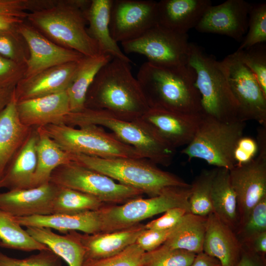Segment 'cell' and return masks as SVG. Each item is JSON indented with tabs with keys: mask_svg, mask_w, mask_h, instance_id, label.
Segmentation results:
<instances>
[{
	"mask_svg": "<svg viewBox=\"0 0 266 266\" xmlns=\"http://www.w3.org/2000/svg\"><path fill=\"white\" fill-rule=\"evenodd\" d=\"M202 118L195 115L149 107L140 118L171 148L186 146L194 138Z\"/></svg>",
	"mask_w": 266,
	"mask_h": 266,
	"instance_id": "cell-17",
	"label": "cell"
},
{
	"mask_svg": "<svg viewBox=\"0 0 266 266\" xmlns=\"http://www.w3.org/2000/svg\"><path fill=\"white\" fill-rule=\"evenodd\" d=\"M266 232V197L252 209L246 221L235 233L243 245L248 244L258 234Z\"/></svg>",
	"mask_w": 266,
	"mask_h": 266,
	"instance_id": "cell-39",
	"label": "cell"
},
{
	"mask_svg": "<svg viewBox=\"0 0 266 266\" xmlns=\"http://www.w3.org/2000/svg\"><path fill=\"white\" fill-rule=\"evenodd\" d=\"M145 229V224L139 223L112 232L86 234L75 232L84 248L86 260L103 259L121 252L135 243Z\"/></svg>",
	"mask_w": 266,
	"mask_h": 266,
	"instance_id": "cell-23",
	"label": "cell"
},
{
	"mask_svg": "<svg viewBox=\"0 0 266 266\" xmlns=\"http://www.w3.org/2000/svg\"><path fill=\"white\" fill-rule=\"evenodd\" d=\"M33 9V0H0V32L18 31Z\"/></svg>",
	"mask_w": 266,
	"mask_h": 266,
	"instance_id": "cell-36",
	"label": "cell"
},
{
	"mask_svg": "<svg viewBox=\"0 0 266 266\" xmlns=\"http://www.w3.org/2000/svg\"><path fill=\"white\" fill-rule=\"evenodd\" d=\"M250 3L244 0H228L210 6L196 30L200 33L226 35L234 40H242L248 30Z\"/></svg>",
	"mask_w": 266,
	"mask_h": 266,
	"instance_id": "cell-16",
	"label": "cell"
},
{
	"mask_svg": "<svg viewBox=\"0 0 266 266\" xmlns=\"http://www.w3.org/2000/svg\"><path fill=\"white\" fill-rule=\"evenodd\" d=\"M38 135L33 128L27 139L15 155L0 179V189L32 188L37 163Z\"/></svg>",
	"mask_w": 266,
	"mask_h": 266,
	"instance_id": "cell-25",
	"label": "cell"
},
{
	"mask_svg": "<svg viewBox=\"0 0 266 266\" xmlns=\"http://www.w3.org/2000/svg\"><path fill=\"white\" fill-rule=\"evenodd\" d=\"M64 151L102 158H143L133 147L102 127L89 125L76 128L65 124L41 127Z\"/></svg>",
	"mask_w": 266,
	"mask_h": 266,
	"instance_id": "cell-8",
	"label": "cell"
},
{
	"mask_svg": "<svg viewBox=\"0 0 266 266\" xmlns=\"http://www.w3.org/2000/svg\"><path fill=\"white\" fill-rule=\"evenodd\" d=\"M206 217L186 213L160 246L165 249H182L196 254L203 252Z\"/></svg>",
	"mask_w": 266,
	"mask_h": 266,
	"instance_id": "cell-31",
	"label": "cell"
},
{
	"mask_svg": "<svg viewBox=\"0 0 266 266\" xmlns=\"http://www.w3.org/2000/svg\"><path fill=\"white\" fill-rule=\"evenodd\" d=\"M187 213L188 210L182 207L170 208L164 212L161 217L153 220L146 224V229L166 230L174 227Z\"/></svg>",
	"mask_w": 266,
	"mask_h": 266,
	"instance_id": "cell-46",
	"label": "cell"
},
{
	"mask_svg": "<svg viewBox=\"0 0 266 266\" xmlns=\"http://www.w3.org/2000/svg\"><path fill=\"white\" fill-rule=\"evenodd\" d=\"M33 128L21 122L14 93L10 102L0 113V179Z\"/></svg>",
	"mask_w": 266,
	"mask_h": 266,
	"instance_id": "cell-26",
	"label": "cell"
},
{
	"mask_svg": "<svg viewBox=\"0 0 266 266\" xmlns=\"http://www.w3.org/2000/svg\"><path fill=\"white\" fill-rule=\"evenodd\" d=\"M78 62L57 66L23 78L15 87L17 102L66 91L71 83Z\"/></svg>",
	"mask_w": 266,
	"mask_h": 266,
	"instance_id": "cell-19",
	"label": "cell"
},
{
	"mask_svg": "<svg viewBox=\"0 0 266 266\" xmlns=\"http://www.w3.org/2000/svg\"><path fill=\"white\" fill-rule=\"evenodd\" d=\"M136 79L150 107L202 115L195 73L188 64L165 66L147 61L140 67Z\"/></svg>",
	"mask_w": 266,
	"mask_h": 266,
	"instance_id": "cell-2",
	"label": "cell"
},
{
	"mask_svg": "<svg viewBox=\"0 0 266 266\" xmlns=\"http://www.w3.org/2000/svg\"><path fill=\"white\" fill-rule=\"evenodd\" d=\"M211 198L213 213L235 232L239 223L237 200L231 184L229 170L217 168Z\"/></svg>",
	"mask_w": 266,
	"mask_h": 266,
	"instance_id": "cell-30",
	"label": "cell"
},
{
	"mask_svg": "<svg viewBox=\"0 0 266 266\" xmlns=\"http://www.w3.org/2000/svg\"><path fill=\"white\" fill-rule=\"evenodd\" d=\"M91 0H54L46 8L29 13L30 24L58 45L84 56L101 54L86 28L84 12Z\"/></svg>",
	"mask_w": 266,
	"mask_h": 266,
	"instance_id": "cell-3",
	"label": "cell"
},
{
	"mask_svg": "<svg viewBox=\"0 0 266 266\" xmlns=\"http://www.w3.org/2000/svg\"><path fill=\"white\" fill-rule=\"evenodd\" d=\"M85 106L128 121L140 118L150 107L132 73L130 63L117 58L99 71L87 93Z\"/></svg>",
	"mask_w": 266,
	"mask_h": 266,
	"instance_id": "cell-1",
	"label": "cell"
},
{
	"mask_svg": "<svg viewBox=\"0 0 266 266\" xmlns=\"http://www.w3.org/2000/svg\"><path fill=\"white\" fill-rule=\"evenodd\" d=\"M0 247L30 252L49 249L22 228L15 217L0 209Z\"/></svg>",
	"mask_w": 266,
	"mask_h": 266,
	"instance_id": "cell-33",
	"label": "cell"
},
{
	"mask_svg": "<svg viewBox=\"0 0 266 266\" xmlns=\"http://www.w3.org/2000/svg\"><path fill=\"white\" fill-rule=\"evenodd\" d=\"M113 58L109 55L100 54L93 57L84 56L78 66L67 89L70 112H77L85 108L88 90L100 69Z\"/></svg>",
	"mask_w": 266,
	"mask_h": 266,
	"instance_id": "cell-29",
	"label": "cell"
},
{
	"mask_svg": "<svg viewBox=\"0 0 266 266\" xmlns=\"http://www.w3.org/2000/svg\"><path fill=\"white\" fill-rule=\"evenodd\" d=\"M0 266H62V263L49 248L23 259L12 258L0 251Z\"/></svg>",
	"mask_w": 266,
	"mask_h": 266,
	"instance_id": "cell-43",
	"label": "cell"
},
{
	"mask_svg": "<svg viewBox=\"0 0 266 266\" xmlns=\"http://www.w3.org/2000/svg\"><path fill=\"white\" fill-rule=\"evenodd\" d=\"M157 23V1L112 0L109 28L116 42L135 39Z\"/></svg>",
	"mask_w": 266,
	"mask_h": 266,
	"instance_id": "cell-14",
	"label": "cell"
},
{
	"mask_svg": "<svg viewBox=\"0 0 266 266\" xmlns=\"http://www.w3.org/2000/svg\"><path fill=\"white\" fill-rule=\"evenodd\" d=\"M235 266H266V257L262 256L244 246Z\"/></svg>",
	"mask_w": 266,
	"mask_h": 266,
	"instance_id": "cell-48",
	"label": "cell"
},
{
	"mask_svg": "<svg viewBox=\"0 0 266 266\" xmlns=\"http://www.w3.org/2000/svg\"><path fill=\"white\" fill-rule=\"evenodd\" d=\"M210 0H162L157 1L158 24L173 31L187 34L198 24Z\"/></svg>",
	"mask_w": 266,
	"mask_h": 266,
	"instance_id": "cell-22",
	"label": "cell"
},
{
	"mask_svg": "<svg viewBox=\"0 0 266 266\" xmlns=\"http://www.w3.org/2000/svg\"><path fill=\"white\" fill-rule=\"evenodd\" d=\"M63 124L74 127L94 125L105 128L120 140L134 148L143 158L156 165L168 166L174 156L175 150L141 118L124 120L103 110L85 107L79 112L69 113Z\"/></svg>",
	"mask_w": 266,
	"mask_h": 266,
	"instance_id": "cell-4",
	"label": "cell"
},
{
	"mask_svg": "<svg viewBox=\"0 0 266 266\" xmlns=\"http://www.w3.org/2000/svg\"><path fill=\"white\" fill-rule=\"evenodd\" d=\"M18 32L29 51L24 77L57 66L78 62L84 56L77 51L58 45L26 22L20 26Z\"/></svg>",
	"mask_w": 266,
	"mask_h": 266,
	"instance_id": "cell-15",
	"label": "cell"
},
{
	"mask_svg": "<svg viewBox=\"0 0 266 266\" xmlns=\"http://www.w3.org/2000/svg\"><path fill=\"white\" fill-rule=\"evenodd\" d=\"M71 159L83 166L102 173L122 184L141 191L150 197L170 187H190L177 175L163 170L144 158H102L70 154Z\"/></svg>",
	"mask_w": 266,
	"mask_h": 266,
	"instance_id": "cell-5",
	"label": "cell"
},
{
	"mask_svg": "<svg viewBox=\"0 0 266 266\" xmlns=\"http://www.w3.org/2000/svg\"><path fill=\"white\" fill-rule=\"evenodd\" d=\"M187 64L195 73L202 116L226 122L239 120L238 104L221 62L200 46L190 42Z\"/></svg>",
	"mask_w": 266,
	"mask_h": 266,
	"instance_id": "cell-6",
	"label": "cell"
},
{
	"mask_svg": "<svg viewBox=\"0 0 266 266\" xmlns=\"http://www.w3.org/2000/svg\"><path fill=\"white\" fill-rule=\"evenodd\" d=\"M191 266H222V265L217 259L202 252L196 254Z\"/></svg>",
	"mask_w": 266,
	"mask_h": 266,
	"instance_id": "cell-50",
	"label": "cell"
},
{
	"mask_svg": "<svg viewBox=\"0 0 266 266\" xmlns=\"http://www.w3.org/2000/svg\"><path fill=\"white\" fill-rule=\"evenodd\" d=\"M243 246L259 255L266 257V232L258 234L248 244Z\"/></svg>",
	"mask_w": 266,
	"mask_h": 266,
	"instance_id": "cell-49",
	"label": "cell"
},
{
	"mask_svg": "<svg viewBox=\"0 0 266 266\" xmlns=\"http://www.w3.org/2000/svg\"><path fill=\"white\" fill-rule=\"evenodd\" d=\"M0 55L25 65L29 57L28 49L18 31L0 32Z\"/></svg>",
	"mask_w": 266,
	"mask_h": 266,
	"instance_id": "cell-42",
	"label": "cell"
},
{
	"mask_svg": "<svg viewBox=\"0 0 266 266\" xmlns=\"http://www.w3.org/2000/svg\"><path fill=\"white\" fill-rule=\"evenodd\" d=\"M26 228L33 238L46 245L68 266H82L85 251L75 231L60 235L48 228L27 227Z\"/></svg>",
	"mask_w": 266,
	"mask_h": 266,
	"instance_id": "cell-28",
	"label": "cell"
},
{
	"mask_svg": "<svg viewBox=\"0 0 266 266\" xmlns=\"http://www.w3.org/2000/svg\"><path fill=\"white\" fill-rule=\"evenodd\" d=\"M15 86L0 88V113L10 102L14 93Z\"/></svg>",
	"mask_w": 266,
	"mask_h": 266,
	"instance_id": "cell-51",
	"label": "cell"
},
{
	"mask_svg": "<svg viewBox=\"0 0 266 266\" xmlns=\"http://www.w3.org/2000/svg\"><path fill=\"white\" fill-rule=\"evenodd\" d=\"M196 254L182 249H165L159 246L145 252L142 266H191Z\"/></svg>",
	"mask_w": 266,
	"mask_h": 266,
	"instance_id": "cell-38",
	"label": "cell"
},
{
	"mask_svg": "<svg viewBox=\"0 0 266 266\" xmlns=\"http://www.w3.org/2000/svg\"><path fill=\"white\" fill-rule=\"evenodd\" d=\"M266 41V4H251L248 30L237 50L249 48Z\"/></svg>",
	"mask_w": 266,
	"mask_h": 266,
	"instance_id": "cell-37",
	"label": "cell"
},
{
	"mask_svg": "<svg viewBox=\"0 0 266 266\" xmlns=\"http://www.w3.org/2000/svg\"><path fill=\"white\" fill-rule=\"evenodd\" d=\"M26 65L0 55V88L15 86L25 76Z\"/></svg>",
	"mask_w": 266,
	"mask_h": 266,
	"instance_id": "cell-44",
	"label": "cell"
},
{
	"mask_svg": "<svg viewBox=\"0 0 266 266\" xmlns=\"http://www.w3.org/2000/svg\"><path fill=\"white\" fill-rule=\"evenodd\" d=\"M21 122L31 128L63 124L70 107L66 92L17 102Z\"/></svg>",
	"mask_w": 266,
	"mask_h": 266,
	"instance_id": "cell-20",
	"label": "cell"
},
{
	"mask_svg": "<svg viewBox=\"0 0 266 266\" xmlns=\"http://www.w3.org/2000/svg\"><path fill=\"white\" fill-rule=\"evenodd\" d=\"M256 140L258 146L257 156L248 163L235 165L229 170L237 200V228L245 222L253 208L266 197V126L258 128Z\"/></svg>",
	"mask_w": 266,
	"mask_h": 266,
	"instance_id": "cell-11",
	"label": "cell"
},
{
	"mask_svg": "<svg viewBox=\"0 0 266 266\" xmlns=\"http://www.w3.org/2000/svg\"><path fill=\"white\" fill-rule=\"evenodd\" d=\"M216 171L217 167L203 169L190 184V194L188 201L190 213L207 217L213 212L211 192Z\"/></svg>",
	"mask_w": 266,
	"mask_h": 266,
	"instance_id": "cell-35",
	"label": "cell"
},
{
	"mask_svg": "<svg viewBox=\"0 0 266 266\" xmlns=\"http://www.w3.org/2000/svg\"><path fill=\"white\" fill-rule=\"evenodd\" d=\"M100 209L74 214L55 213L15 218L22 227L48 228L66 233L79 231L95 234L101 232Z\"/></svg>",
	"mask_w": 266,
	"mask_h": 266,
	"instance_id": "cell-24",
	"label": "cell"
},
{
	"mask_svg": "<svg viewBox=\"0 0 266 266\" xmlns=\"http://www.w3.org/2000/svg\"></svg>",
	"mask_w": 266,
	"mask_h": 266,
	"instance_id": "cell-52",
	"label": "cell"
},
{
	"mask_svg": "<svg viewBox=\"0 0 266 266\" xmlns=\"http://www.w3.org/2000/svg\"><path fill=\"white\" fill-rule=\"evenodd\" d=\"M242 62L255 76L266 96V47L264 43L237 50Z\"/></svg>",
	"mask_w": 266,
	"mask_h": 266,
	"instance_id": "cell-41",
	"label": "cell"
},
{
	"mask_svg": "<svg viewBox=\"0 0 266 266\" xmlns=\"http://www.w3.org/2000/svg\"><path fill=\"white\" fill-rule=\"evenodd\" d=\"M235 232L213 213L206 217L203 252L217 259L222 266H235L242 250Z\"/></svg>",
	"mask_w": 266,
	"mask_h": 266,
	"instance_id": "cell-21",
	"label": "cell"
},
{
	"mask_svg": "<svg viewBox=\"0 0 266 266\" xmlns=\"http://www.w3.org/2000/svg\"><path fill=\"white\" fill-rule=\"evenodd\" d=\"M106 204L89 194L59 187L54 200L53 211V214H74L97 210Z\"/></svg>",
	"mask_w": 266,
	"mask_h": 266,
	"instance_id": "cell-34",
	"label": "cell"
},
{
	"mask_svg": "<svg viewBox=\"0 0 266 266\" xmlns=\"http://www.w3.org/2000/svg\"><path fill=\"white\" fill-rule=\"evenodd\" d=\"M125 53H136L147 62L165 66L187 65L190 42L187 34L156 24L138 37L121 43Z\"/></svg>",
	"mask_w": 266,
	"mask_h": 266,
	"instance_id": "cell-13",
	"label": "cell"
},
{
	"mask_svg": "<svg viewBox=\"0 0 266 266\" xmlns=\"http://www.w3.org/2000/svg\"><path fill=\"white\" fill-rule=\"evenodd\" d=\"M145 251L135 242L105 258L84 260L82 266H142Z\"/></svg>",
	"mask_w": 266,
	"mask_h": 266,
	"instance_id": "cell-40",
	"label": "cell"
},
{
	"mask_svg": "<svg viewBox=\"0 0 266 266\" xmlns=\"http://www.w3.org/2000/svg\"><path fill=\"white\" fill-rule=\"evenodd\" d=\"M220 62L238 104L239 120H253L266 126V96L254 74L242 62L239 52L236 50Z\"/></svg>",
	"mask_w": 266,
	"mask_h": 266,
	"instance_id": "cell-12",
	"label": "cell"
},
{
	"mask_svg": "<svg viewBox=\"0 0 266 266\" xmlns=\"http://www.w3.org/2000/svg\"><path fill=\"white\" fill-rule=\"evenodd\" d=\"M50 182L92 195L106 204H121L144 194L72 161L56 168Z\"/></svg>",
	"mask_w": 266,
	"mask_h": 266,
	"instance_id": "cell-10",
	"label": "cell"
},
{
	"mask_svg": "<svg viewBox=\"0 0 266 266\" xmlns=\"http://www.w3.org/2000/svg\"><path fill=\"white\" fill-rule=\"evenodd\" d=\"M36 129L37 163L32 188L49 183L56 168L71 161L70 153L63 150L41 127Z\"/></svg>",
	"mask_w": 266,
	"mask_h": 266,
	"instance_id": "cell-32",
	"label": "cell"
},
{
	"mask_svg": "<svg viewBox=\"0 0 266 266\" xmlns=\"http://www.w3.org/2000/svg\"><path fill=\"white\" fill-rule=\"evenodd\" d=\"M59 187L50 182L36 187L0 193V209L15 217L53 214Z\"/></svg>",
	"mask_w": 266,
	"mask_h": 266,
	"instance_id": "cell-18",
	"label": "cell"
},
{
	"mask_svg": "<svg viewBox=\"0 0 266 266\" xmlns=\"http://www.w3.org/2000/svg\"><path fill=\"white\" fill-rule=\"evenodd\" d=\"M176 226L166 230L145 229L138 236L135 243L146 252L153 251L165 242Z\"/></svg>",
	"mask_w": 266,
	"mask_h": 266,
	"instance_id": "cell-45",
	"label": "cell"
},
{
	"mask_svg": "<svg viewBox=\"0 0 266 266\" xmlns=\"http://www.w3.org/2000/svg\"><path fill=\"white\" fill-rule=\"evenodd\" d=\"M190 187H170L157 196L139 197L121 204H106L100 209L101 233L127 229L173 207L184 208L190 212Z\"/></svg>",
	"mask_w": 266,
	"mask_h": 266,
	"instance_id": "cell-9",
	"label": "cell"
},
{
	"mask_svg": "<svg viewBox=\"0 0 266 266\" xmlns=\"http://www.w3.org/2000/svg\"><path fill=\"white\" fill-rule=\"evenodd\" d=\"M245 125L239 120L226 122L202 116L194 138L181 153L188 160L199 159L230 170L235 165L233 152Z\"/></svg>",
	"mask_w": 266,
	"mask_h": 266,
	"instance_id": "cell-7",
	"label": "cell"
},
{
	"mask_svg": "<svg viewBox=\"0 0 266 266\" xmlns=\"http://www.w3.org/2000/svg\"><path fill=\"white\" fill-rule=\"evenodd\" d=\"M258 152L256 140L249 136H244L237 142L233 152L235 166L241 165L253 159Z\"/></svg>",
	"mask_w": 266,
	"mask_h": 266,
	"instance_id": "cell-47",
	"label": "cell"
},
{
	"mask_svg": "<svg viewBox=\"0 0 266 266\" xmlns=\"http://www.w3.org/2000/svg\"><path fill=\"white\" fill-rule=\"evenodd\" d=\"M112 0H92L84 12L89 35L98 45L100 54L110 55L130 63L132 61L112 38L109 28L110 9Z\"/></svg>",
	"mask_w": 266,
	"mask_h": 266,
	"instance_id": "cell-27",
	"label": "cell"
}]
</instances>
